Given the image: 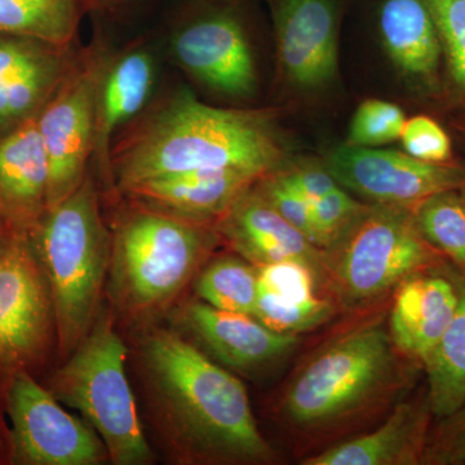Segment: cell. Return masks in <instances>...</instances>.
<instances>
[{"instance_id":"obj_1","label":"cell","mask_w":465,"mask_h":465,"mask_svg":"<svg viewBox=\"0 0 465 465\" xmlns=\"http://www.w3.org/2000/svg\"><path fill=\"white\" fill-rule=\"evenodd\" d=\"M142 362L164 436L185 461L260 463L272 457L246 388L166 330L143 338Z\"/></svg>"},{"instance_id":"obj_2","label":"cell","mask_w":465,"mask_h":465,"mask_svg":"<svg viewBox=\"0 0 465 465\" xmlns=\"http://www.w3.org/2000/svg\"><path fill=\"white\" fill-rule=\"evenodd\" d=\"M282 149L268 114L206 105L177 94L116 149V186L192 171H249L262 177L278 166Z\"/></svg>"},{"instance_id":"obj_3","label":"cell","mask_w":465,"mask_h":465,"mask_svg":"<svg viewBox=\"0 0 465 465\" xmlns=\"http://www.w3.org/2000/svg\"><path fill=\"white\" fill-rule=\"evenodd\" d=\"M29 234L50 284L57 347L69 356L97 316L112 259L113 240L90 174L73 194L51 207Z\"/></svg>"},{"instance_id":"obj_4","label":"cell","mask_w":465,"mask_h":465,"mask_svg":"<svg viewBox=\"0 0 465 465\" xmlns=\"http://www.w3.org/2000/svg\"><path fill=\"white\" fill-rule=\"evenodd\" d=\"M216 242L207 225L140 208L116 231L110 290L131 317L163 311L191 282Z\"/></svg>"},{"instance_id":"obj_5","label":"cell","mask_w":465,"mask_h":465,"mask_svg":"<svg viewBox=\"0 0 465 465\" xmlns=\"http://www.w3.org/2000/svg\"><path fill=\"white\" fill-rule=\"evenodd\" d=\"M127 353L112 320L99 311L84 341L51 379L50 391L87 419L113 463L149 464L153 454L125 372Z\"/></svg>"},{"instance_id":"obj_6","label":"cell","mask_w":465,"mask_h":465,"mask_svg":"<svg viewBox=\"0 0 465 465\" xmlns=\"http://www.w3.org/2000/svg\"><path fill=\"white\" fill-rule=\"evenodd\" d=\"M333 246V277L349 304L379 298L433 259L412 208L396 204L367 206Z\"/></svg>"},{"instance_id":"obj_7","label":"cell","mask_w":465,"mask_h":465,"mask_svg":"<svg viewBox=\"0 0 465 465\" xmlns=\"http://www.w3.org/2000/svg\"><path fill=\"white\" fill-rule=\"evenodd\" d=\"M391 367V339L381 327L348 333L302 370L287 391L284 411L302 427L331 423L370 399Z\"/></svg>"},{"instance_id":"obj_8","label":"cell","mask_w":465,"mask_h":465,"mask_svg":"<svg viewBox=\"0 0 465 465\" xmlns=\"http://www.w3.org/2000/svg\"><path fill=\"white\" fill-rule=\"evenodd\" d=\"M9 460L20 465H96L109 459L96 430L69 414L27 371L5 385Z\"/></svg>"},{"instance_id":"obj_9","label":"cell","mask_w":465,"mask_h":465,"mask_svg":"<svg viewBox=\"0 0 465 465\" xmlns=\"http://www.w3.org/2000/svg\"><path fill=\"white\" fill-rule=\"evenodd\" d=\"M56 318L50 284L27 232L0 260V379L27 371L45 357Z\"/></svg>"},{"instance_id":"obj_10","label":"cell","mask_w":465,"mask_h":465,"mask_svg":"<svg viewBox=\"0 0 465 465\" xmlns=\"http://www.w3.org/2000/svg\"><path fill=\"white\" fill-rule=\"evenodd\" d=\"M103 67L69 70L36 116L50 167L48 210L73 194L87 176L94 150L97 91Z\"/></svg>"},{"instance_id":"obj_11","label":"cell","mask_w":465,"mask_h":465,"mask_svg":"<svg viewBox=\"0 0 465 465\" xmlns=\"http://www.w3.org/2000/svg\"><path fill=\"white\" fill-rule=\"evenodd\" d=\"M336 183L381 204L412 207L446 191L465 188V166L430 163L397 150L344 145L327 159Z\"/></svg>"},{"instance_id":"obj_12","label":"cell","mask_w":465,"mask_h":465,"mask_svg":"<svg viewBox=\"0 0 465 465\" xmlns=\"http://www.w3.org/2000/svg\"><path fill=\"white\" fill-rule=\"evenodd\" d=\"M173 52L183 69L220 94L244 99L256 88L246 33L228 11L211 12L180 30Z\"/></svg>"},{"instance_id":"obj_13","label":"cell","mask_w":465,"mask_h":465,"mask_svg":"<svg viewBox=\"0 0 465 465\" xmlns=\"http://www.w3.org/2000/svg\"><path fill=\"white\" fill-rule=\"evenodd\" d=\"M69 70L64 47L0 33V137L35 119Z\"/></svg>"},{"instance_id":"obj_14","label":"cell","mask_w":465,"mask_h":465,"mask_svg":"<svg viewBox=\"0 0 465 465\" xmlns=\"http://www.w3.org/2000/svg\"><path fill=\"white\" fill-rule=\"evenodd\" d=\"M278 54L287 78L305 90L336 72V0H275Z\"/></svg>"},{"instance_id":"obj_15","label":"cell","mask_w":465,"mask_h":465,"mask_svg":"<svg viewBox=\"0 0 465 465\" xmlns=\"http://www.w3.org/2000/svg\"><path fill=\"white\" fill-rule=\"evenodd\" d=\"M262 177L249 171L202 170L145 180L124 193L137 207L208 225L219 222L235 200Z\"/></svg>"},{"instance_id":"obj_16","label":"cell","mask_w":465,"mask_h":465,"mask_svg":"<svg viewBox=\"0 0 465 465\" xmlns=\"http://www.w3.org/2000/svg\"><path fill=\"white\" fill-rule=\"evenodd\" d=\"M217 232L255 266L304 262L320 273V249L287 223L253 185L216 223Z\"/></svg>"},{"instance_id":"obj_17","label":"cell","mask_w":465,"mask_h":465,"mask_svg":"<svg viewBox=\"0 0 465 465\" xmlns=\"http://www.w3.org/2000/svg\"><path fill=\"white\" fill-rule=\"evenodd\" d=\"M50 167L36 118L0 137V216L30 232L48 211Z\"/></svg>"},{"instance_id":"obj_18","label":"cell","mask_w":465,"mask_h":465,"mask_svg":"<svg viewBox=\"0 0 465 465\" xmlns=\"http://www.w3.org/2000/svg\"><path fill=\"white\" fill-rule=\"evenodd\" d=\"M183 317L223 363L235 369L264 365L296 344L295 335L275 332L253 316L220 311L202 300L186 304Z\"/></svg>"},{"instance_id":"obj_19","label":"cell","mask_w":465,"mask_h":465,"mask_svg":"<svg viewBox=\"0 0 465 465\" xmlns=\"http://www.w3.org/2000/svg\"><path fill=\"white\" fill-rule=\"evenodd\" d=\"M458 302V289L446 278H407L391 309V342L410 356L424 361L448 330Z\"/></svg>"},{"instance_id":"obj_20","label":"cell","mask_w":465,"mask_h":465,"mask_svg":"<svg viewBox=\"0 0 465 465\" xmlns=\"http://www.w3.org/2000/svg\"><path fill=\"white\" fill-rule=\"evenodd\" d=\"M259 293L255 317L275 332L307 331L331 316L326 300L318 298V272L304 262H282L256 266Z\"/></svg>"},{"instance_id":"obj_21","label":"cell","mask_w":465,"mask_h":465,"mask_svg":"<svg viewBox=\"0 0 465 465\" xmlns=\"http://www.w3.org/2000/svg\"><path fill=\"white\" fill-rule=\"evenodd\" d=\"M379 26L394 64L430 90H439L442 47L423 0H384Z\"/></svg>"},{"instance_id":"obj_22","label":"cell","mask_w":465,"mask_h":465,"mask_svg":"<svg viewBox=\"0 0 465 465\" xmlns=\"http://www.w3.org/2000/svg\"><path fill=\"white\" fill-rule=\"evenodd\" d=\"M153 63L145 52L119 57L101 73L96 103L94 150L101 170L112 173L110 139L119 125L140 112L153 84Z\"/></svg>"},{"instance_id":"obj_23","label":"cell","mask_w":465,"mask_h":465,"mask_svg":"<svg viewBox=\"0 0 465 465\" xmlns=\"http://www.w3.org/2000/svg\"><path fill=\"white\" fill-rule=\"evenodd\" d=\"M421 419L403 405L375 432L365 434L305 459L304 465L412 464L420 439Z\"/></svg>"},{"instance_id":"obj_24","label":"cell","mask_w":465,"mask_h":465,"mask_svg":"<svg viewBox=\"0 0 465 465\" xmlns=\"http://www.w3.org/2000/svg\"><path fill=\"white\" fill-rule=\"evenodd\" d=\"M451 323L425 358L430 409L440 418L454 415L465 405V283Z\"/></svg>"},{"instance_id":"obj_25","label":"cell","mask_w":465,"mask_h":465,"mask_svg":"<svg viewBox=\"0 0 465 465\" xmlns=\"http://www.w3.org/2000/svg\"><path fill=\"white\" fill-rule=\"evenodd\" d=\"M79 15L78 0H0V33L66 47Z\"/></svg>"},{"instance_id":"obj_26","label":"cell","mask_w":465,"mask_h":465,"mask_svg":"<svg viewBox=\"0 0 465 465\" xmlns=\"http://www.w3.org/2000/svg\"><path fill=\"white\" fill-rule=\"evenodd\" d=\"M202 302L220 311L255 316L259 272L244 260L224 256L202 271L195 283Z\"/></svg>"},{"instance_id":"obj_27","label":"cell","mask_w":465,"mask_h":465,"mask_svg":"<svg viewBox=\"0 0 465 465\" xmlns=\"http://www.w3.org/2000/svg\"><path fill=\"white\" fill-rule=\"evenodd\" d=\"M411 208L425 242L465 266V210L459 191L437 193Z\"/></svg>"},{"instance_id":"obj_28","label":"cell","mask_w":465,"mask_h":465,"mask_svg":"<svg viewBox=\"0 0 465 465\" xmlns=\"http://www.w3.org/2000/svg\"><path fill=\"white\" fill-rule=\"evenodd\" d=\"M423 2L439 33L450 90L465 104V0Z\"/></svg>"},{"instance_id":"obj_29","label":"cell","mask_w":465,"mask_h":465,"mask_svg":"<svg viewBox=\"0 0 465 465\" xmlns=\"http://www.w3.org/2000/svg\"><path fill=\"white\" fill-rule=\"evenodd\" d=\"M406 115L399 105L382 100H366L358 106L351 127L348 145L374 148L401 139Z\"/></svg>"},{"instance_id":"obj_30","label":"cell","mask_w":465,"mask_h":465,"mask_svg":"<svg viewBox=\"0 0 465 465\" xmlns=\"http://www.w3.org/2000/svg\"><path fill=\"white\" fill-rule=\"evenodd\" d=\"M366 207L339 186L314 202L312 204L314 244L318 249L332 247Z\"/></svg>"},{"instance_id":"obj_31","label":"cell","mask_w":465,"mask_h":465,"mask_svg":"<svg viewBox=\"0 0 465 465\" xmlns=\"http://www.w3.org/2000/svg\"><path fill=\"white\" fill-rule=\"evenodd\" d=\"M401 140L411 157L430 163L455 162L450 134L432 116L420 114L406 119Z\"/></svg>"},{"instance_id":"obj_32","label":"cell","mask_w":465,"mask_h":465,"mask_svg":"<svg viewBox=\"0 0 465 465\" xmlns=\"http://www.w3.org/2000/svg\"><path fill=\"white\" fill-rule=\"evenodd\" d=\"M262 179L264 180H262L256 188L264 195L265 200L287 223L298 229L314 244L312 204L308 203L304 198L300 197L298 193L292 191L289 185H286L278 174L271 177H266L264 174Z\"/></svg>"},{"instance_id":"obj_33","label":"cell","mask_w":465,"mask_h":465,"mask_svg":"<svg viewBox=\"0 0 465 465\" xmlns=\"http://www.w3.org/2000/svg\"><path fill=\"white\" fill-rule=\"evenodd\" d=\"M278 176L311 204L339 186L332 174L321 168H299L293 173H281Z\"/></svg>"},{"instance_id":"obj_34","label":"cell","mask_w":465,"mask_h":465,"mask_svg":"<svg viewBox=\"0 0 465 465\" xmlns=\"http://www.w3.org/2000/svg\"><path fill=\"white\" fill-rule=\"evenodd\" d=\"M18 232L20 231H17L14 225L9 224L7 220L0 216V260L7 252Z\"/></svg>"},{"instance_id":"obj_35","label":"cell","mask_w":465,"mask_h":465,"mask_svg":"<svg viewBox=\"0 0 465 465\" xmlns=\"http://www.w3.org/2000/svg\"><path fill=\"white\" fill-rule=\"evenodd\" d=\"M5 381L0 379V388L5 387ZM9 459V445L7 434H3L2 427H0V460H7Z\"/></svg>"},{"instance_id":"obj_36","label":"cell","mask_w":465,"mask_h":465,"mask_svg":"<svg viewBox=\"0 0 465 465\" xmlns=\"http://www.w3.org/2000/svg\"><path fill=\"white\" fill-rule=\"evenodd\" d=\"M458 452L459 458L465 460V430L463 436L460 437V443H459Z\"/></svg>"},{"instance_id":"obj_37","label":"cell","mask_w":465,"mask_h":465,"mask_svg":"<svg viewBox=\"0 0 465 465\" xmlns=\"http://www.w3.org/2000/svg\"><path fill=\"white\" fill-rule=\"evenodd\" d=\"M459 194H460L461 202H463V206L465 210V188L459 189Z\"/></svg>"},{"instance_id":"obj_38","label":"cell","mask_w":465,"mask_h":465,"mask_svg":"<svg viewBox=\"0 0 465 465\" xmlns=\"http://www.w3.org/2000/svg\"><path fill=\"white\" fill-rule=\"evenodd\" d=\"M460 128L461 131H463V133L465 134V118L463 119V121L460 122Z\"/></svg>"}]
</instances>
